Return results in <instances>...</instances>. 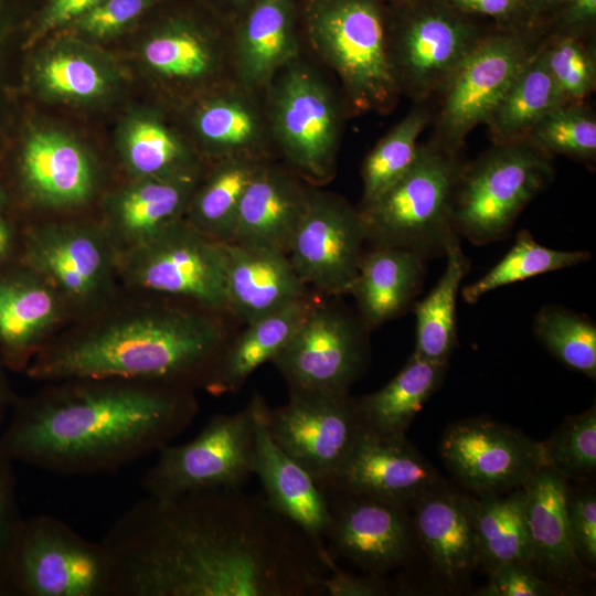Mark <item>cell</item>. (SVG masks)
<instances>
[{"instance_id": "1", "label": "cell", "mask_w": 596, "mask_h": 596, "mask_svg": "<svg viewBox=\"0 0 596 596\" xmlns=\"http://www.w3.org/2000/svg\"><path fill=\"white\" fill-rule=\"evenodd\" d=\"M102 543L111 596H320L330 556L243 489L146 494Z\"/></svg>"}, {"instance_id": "2", "label": "cell", "mask_w": 596, "mask_h": 596, "mask_svg": "<svg viewBox=\"0 0 596 596\" xmlns=\"http://www.w3.org/2000/svg\"><path fill=\"white\" fill-rule=\"evenodd\" d=\"M14 402L0 454L60 476L118 471L158 453L194 421L190 390L121 379H72Z\"/></svg>"}, {"instance_id": "3", "label": "cell", "mask_w": 596, "mask_h": 596, "mask_svg": "<svg viewBox=\"0 0 596 596\" xmlns=\"http://www.w3.org/2000/svg\"><path fill=\"white\" fill-rule=\"evenodd\" d=\"M220 315L166 305L125 312L47 343L30 375L47 382L121 379L204 387L233 337Z\"/></svg>"}, {"instance_id": "4", "label": "cell", "mask_w": 596, "mask_h": 596, "mask_svg": "<svg viewBox=\"0 0 596 596\" xmlns=\"http://www.w3.org/2000/svg\"><path fill=\"white\" fill-rule=\"evenodd\" d=\"M304 39L309 52L340 83L351 114L390 113L401 95L386 46L380 0H306Z\"/></svg>"}, {"instance_id": "5", "label": "cell", "mask_w": 596, "mask_h": 596, "mask_svg": "<svg viewBox=\"0 0 596 596\" xmlns=\"http://www.w3.org/2000/svg\"><path fill=\"white\" fill-rule=\"evenodd\" d=\"M465 163L434 142L419 146L406 173L370 205L359 209L371 246L415 251L425 258L445 256L460 242L454 204Z\"/></svg>"}, {"instance_id": "6", "label": "cell", "mask_w": 596, "mask_h": 596, "mask_svg": "<svg viewBox=\"0 0 596 596\" xmlns=\"http://www.w3.org/2000/svg\"><path fill=\"white\" fill-rule=\"evenodd\" d=\"M263 98L276 155L312 185L332 180L347 110L321 71L301 55L275 75Z\"/></svg>"}, {"instance_id": "7", "label": "cell", "mask_w": 596, "mask_h": 596, "mask_svg": "<svg viewBox=\"0 0 596 596\" xmlns=\"http://www.w3.org/2000/svg\"><path fill=\"white\" fill-rule=\"evenodd\" d=\"M266 403L255 393L233 414H215L191 440L167 444L145 473L147 496L175 498L189 493L244 489L254 476L256 425Z\"/></svg>"}, {"instance_id": "8", "label": "cell", "mask_w": 596, "mask_h": 596, "mask_svg": "<svg viewBox=\"0 0 596 596\" xmlns=\"http://www.w3.org/2000/svg\"><path fill=\"white\" fill-rule=\"evenodd\" d=\"M551 157L525 140L496 145L465 164L455 195L454 225L477 246L505 238L522 210L550 183Z\"/></svg>"}, {"instance_id": "9", "label": "cell", "mask_w": 596, "mask_h": 596, "mask_svg": "<svg viewBox=\"0 0 596 596\" xmlns=\"http://www.w3.org/2000/svg\"><path fill=\"white\" fill-rule=\"evenodd\" d=\"M9 579L19 596H111L108 556L58 518L24 519L13 546Z\"/></svg>"}, {"instance_id": "10", "label": "cell", "mask_w": 596, "mask_h": 596, "mask_svg": "<svg viewBox=\"0 0 596 596\" xmlns=\"http://www.w3.org/2000/svg\"><path fill=\"white\" fill-rule=\"evenodd\" d=\"M483 38L464 13L444 0L411 2L386 21L387 57L400 94L419 103L443 93Z\"/></svg>"}, {"instance_id": "11", "label": "cell", "mask_w": 596, "mask_h": 596, "mask_svg": "<svg viewBox=\"0 0 596 596\" xmlns=\"http://www.w3.org/2000/svg\"><path fill=\"white\" fill-rule=\"evenodd\" d=\"M206 11L166 0L147 15L143 60L164 85L188 102L234 81L228 25Z\"/></svg>"}, {"instance_id": "12", "label": "cell", "mask_w": 596, "mask_h": 596, "mask_svg": "<svg viewBox=\"0 0 596 596\" xmlns=\"http://www.w3.org/2000/svg\"><path fill=\"white\" fill-rule=\"evenodd\" d=\"M369 331L359 315L316 299L270 362L289 390L349 394L369 363Z\"/></svg>"}, {"instance_id": "13", "label": "cell", "mask_w": 596, "mask_h": 596, "mask_svg": "<svg viewBox=\"0 0 596 596\" xmlns=\"http://www.w3.org/2000/svg\"><path fill=\"white\" fill-rule=\"evenodd\" d=\"M118 263L139 288L227 313L223 243L202 235L183 219L149 242L123 251Z\"/></svg>"}, {"instance_id": "14", "label": "cell", "mask_w": 596, "mask_h": 596, "mask_svg": "<svg viewBox=\"0 0 596 596\" xmlns=\"http://www.w3.org/2000/svg\"><path fill=\"white\" fill-rule=\"evenodd\" d=\"M266 426L275 444L323 489L334 481L362 429L350 394L294 390L284 405L268 407Z\"/></svg>"}, {"instance_id": "15", "label": "cell", "mask_w": 596, "mask_h": 596, "mask_svg": "<svg viewBox=\"0 0 596 596\" xmlns=\"http://www.w3.org/2000/svg\"><path fill=\"white\" fill-rule=\"evenodd\" d=\"M536 47L520 32L485 36L443 91L434 143L458 153L473 127L487 124Z\"/></svg>"}, {"instance_id": "16", "label": "cell", "mask_w": 596, "mask_h": 596, "mask_svg": "<svg viewBox=\"0 0 596 596\" xmlns=\"http://www.w3.org/2000/svg\"><path fill=\"white\" fill-rule=\"evenodd\" d=\"M365 244L359 209L339 194L311 185L287 254L300 280L322 294L349 292Z\"/></svg>"}, {"instance_id": "17", "label": "cell", "mask_w": 596, "mask_h": 596, "mask_svg": "<svg viewBox=\"0 0 596 596\" xmlns=\"http://www.w3.org/2000/svg\"><path fill=\"white\" fill-rule=\"evenodd\" d=\"M440 454L453 473L480 494L521 487L549 466L543 443L486 418L449 426Z\"/></svg>"}, {"instance_id": "18", "label": "cell", "mask_w": 596, "mask_h": 596, "mask_svg": "<svg viewBox=\"0 0 596 596\" xmlns=\"http://www.w3.org/2000/svg\"><path fill=\"white\" fill-rule=\"evenodd\" d=\"M326 547L364 573L384 574L412 555L415 532L406 510L339 488H326Z\"/></svg>"}, {"instance_id": "19", "label": "cell", "mask_w": 596, "mask_h": 596, "mask_svg": "<svg viewBox=\"0 0 596 596\" xmlns=\"http://www.w3.org/2000/svg\"><path fill=\"white\" fill-rule=\"evenodd\" d=\"M25 260L74 306L93 305L109 289L118 252L106 231L82 224H47L25 241Z\"/></svg>"}, {"instance_id": "20", "label": "cell", "mask_w": 596, "mask_h": 596, "mask_svg": "<svg viewBox=\"0 0 596 596\" xmlns=\"http://www.w3.org/2000/svg\"><path fill=\"white\" fill-rule=\"evenodd\" d=\"M328 488L352 491L409 511L443 488V481L405 436L383 437L362 427Z\"/></svg>"}, {"instance_id": "21", "label": "cell", "mask_w": 596, "mask_h": 596, "mask_svg": "<svg viewBox=\"0 0 596 596\" xmlns=\"http://www.w3.org/2000/svg\"><path fill=\"white\" fill-rule=\"evenodd\" d=\"M188 125L213 161L228 157L276 156L263 94L235 81L185 103Z\"/></svg>"}, {"instance_id": "22", "label": "cell", "mask_w": 596, "mask_h": 596, "mask_svg": "<svg viewBox=\"0 0 596 596\" xmlns=\"http://www.w3.org/2000/svg\"><path fill=\"white\" fill-rule=\"evenodd\" d=\"M233 78L263 94L275 75L302 55L292 0H254L228 24Z\"/></svg>"}, {"instance_id": "23", "label": "cell", "mask_w": 596, "mask_h": 596, "mask_svg": "<svg viewBox=\"0 0 596 596\" xmlns=\"http://www.w3.org/2000/svg\"><path fill=\"white\" fill-rule=\"evenodd\" d=\"M311 185L285 163H264L243 194L231 242L287 255Z\"/></svg>"}, {"instance_id": "24", "label": "cell", "mask_w": 596, "mask_h": 596, "mask_svg": "<svg viewBox=\"0 0 596 596\" xmlns=\"http://www.w3.org/2000/svg\"><path fill=\"white\" fill-rule=\"evenodd\" d=\"M223 248L227 313L245 324L307 295L286 254L232 242Z\"/></svg>"}, {"instance_id": "25", "label": "cell", "mask_w": 596, "mask_h": 596, "mask_svg": "<svg viewBox=\"0 0 596 596\" xmlns=\"http://www.w3.org/2000/svg\"><path fill=\"white\" fill-rule=\"evenodd\" d=\"M265 403L259 412L254 451V476L266 500L315 542L326 546L330 525L326 490L300 465L285 454L270 437Z\"/></svg>"}, {"instance_id": "26", "label": "cell", "mask_w": 596, "mask_h": 596, "mask_svg": "<svg viewBox=\"0 0 596 596\" xmlns=\"http://www.w3.org/2000/svg\"><path fill=\"white\" fill-rule=\"evenodd\" d=\"M412 510L415 538L438 576L449 584L467 577L478 565L476 499L443 487Z\"/></svg>"}, {"instance_id": "27", "label": "cell", "mask_w": 596, "mask_h": 596, "mask_svg": "<svg viewBox=\"0 0 596 596\" xmlns=\"http://www.w3.org/2000/svg\"><path fill=\"white\" fill-rule=\"evenodd\" d=\"M19 178L38 202L71 206L85 202L94 189L93 166L71 139L49 131H32L19 142Z\"/></svg>"}, {"instance_id": "28", "label": "cell", "mask_w": 596, "mask_h": 596, "mask_svg": "<svg viewBox=\"0 0 596 596\" xmlns=\"http://www.w3.org/2000/svg\"><path fill=\"white\" fill-rule=\"evenodd\" d=\"M525 520L531 544L530 564L562 582L584 579L586 570L571 540L565 477L551 466L539 469L525 483Z\"/></svg>"}, {"instance_id": "29", "label": "cell", "mask_w": 596, "mask_h": 596, "mask_svg": "<svg viewBox=\"0 0 596 596\" xmlns=\"http://www.w3.org/2000/svg\"><path fill=\"white\" fill-rule=\"evenodd\" d=\"M65 301L41 276L28 273L0 277V348L4 362L25 365L38 354L61 320Z\"/></svg>"}, {"instance_id": "30", "label": "cell", "mask_w": 596, "mask_h": 596, "mask_svg": "<svg viewBox=\"0 0 596 596\" xmlns=\"http://www.w3.org/2000/svg\"><path fill=\"white\" fill-rule=\"evenodd\" d=\"M201 171L187 174L140 178L111 203L110 231L121 252L149 242L183 219Z\"/></svg>"}, {"instance_id": "31", "label": "cell", "mask_w": 596, "mask_h": 596, "mask_svg": "<svg viewBox=\"0 0 596 596\" xmlns=\"http://www.w3.org/2000/svg\"><path fill=\"white\" fill-rule=\"evenodd\" d=\"M427 258L415 251L371 246L365 251L349 294L371 330L403 315L421 290Z\"/></svg>"}, {"instance_id": "32", "label": "cell", "mask_w": 596, "mask_h": 596, "mask_svg": "<svg viewBox=\"0 0 596 596\" xmlns=\"http://www.w3.org/2000/svg\"><path fill=\"white\" fill-rule=\"evenodd\" d=\"M317 298L305 295L287 307L246 323L232 337L204 389L214 396L236 393L262 364L270 362Z\"/></svg>"}, {"instance_id": "33", "label": "cell", "mask_w": 596, "mask_h": 596, "mask_svg": "<svg viewBox=\"0 0 596 596\" xmlns=\"http://www.w3.org/2000/svg\"><path fill=\"white\" fill-rule=\"evenodd\" d=\"M448 363L412 354L381 390L353 398L362 427L383 437H401L443 382Z\"/></svg>"}, {"instance_id": "34", "label": "cell", "mask_w": 596, "mask_h": 596, "mask_svg": "<svg viewBox=\"0 0 596 596\" xmlns=\"http://www.w3.org/2000/svg\"><path fill=\"white\" fill-rule=\"evenodd\" d=\"M254 157H228L213 161L204 179L199 180L189 200L183 220L207 238L232 241L243 194L267 161Z\"/></svg>"}, {"instance_id": "35", "label": "cell", "mask_w": 596, "mask_h": 596, "mask_svg": "<svg viewBox=\"0 0 596 596\" xmlns=\"http://www.w3.org/2000/svg\"><path fill=\"white\" fill-rule=\"evenodd\" d=\"M567 104L546 66L542 44L520 70L487 125L494 145L522 141L547 113Z\"/></svg>"}, {"instance_id": "36", "label": "cell", "mask_w": 596, "mask_h": 596, "mask_svg": "<svg viewBox=\"0 0 596 596\" xmlns=\"http://www.w3.org/2000/svg\"><path fill=\"white\" fill-rule=\"evenodd\" d=\"M445 256L447 262L443 276L430 292L413 306L416 321L413 353L437 363H448L457 343V297L470 269V259L460 242L450 246Z\"/></svg>"}, {"instance_id": "37", "label": "cell", "mask_w": 596, "mask_h": 596, "mask_svg": "<svg viewBox=\"0 0 596 596\" xmlns=\"http://www.w3.org/2000/svg\"><path fill=\"white\" fill-rule=\"evenodd\" d=\"M524 504V485L508 496L485 493L476 499L478 565L489 573L510 563H530Z\"/></svg>"}, {"instance_id": "38", "label": "cell", "mask_w": 596, "mask_h": 596, "mask_svg": "<svg viewBox=\"0 0 596 596\" xmlns=\"http://www.w3.org/2000/svg\"><path fill=\"white\" fill-rule=\"evenodd\" d=\"M590 258L588 251H558L538 243L529 231L517 234L513 246L488 273L465 286L461 297L477 302L486 294L528 278L577 266Z\"/></svg>"}, {"instance_id": "39", "label": "cell", "mask_w": 596, "mask_h": 596, "mask_svg": "<svg viewBox=\"0 0 596 596\" xmlns=\"http://www.w3.org/2000/svg\"><path fill=\"white\" fill-rule=\"evenodd\" d=\"M429 121L426 108H416L398 121L368 153L362 164L360 207L370 205L397 182L414 163L417 139Z\"/></svg>"}, {"instance_id": "40", "label": "cell", "mask_w": 596, "mask_h": 596, "mask_svg": "<svg viewBox=\"0 0 596 596\" xmlns=\"http://www.w3.org/2000/svg\"><path fill=\"white\" fill-rule=\"evenodd\" d=\"M129 168L139 178L201 171L198 156L172 129L155 118L136 121L126 141Z\"/></svg>"}, {"instance_id": "41", "label": "cell", "mask_w": 596, "mask_h": 596, "mask_svg": "<svg viewBox=\"0 0 596 596\" xmlns=\"http://www.w3.org/2000/svg\"><path fill=\"white\" fill-rule=\"evenodd\" d=\"M533 332L558 361L595 380L596 326L588 317L562 306H545L534 317Z\"/></svg>"}, {"instance_id": "42", "label": "cell", "mask_w": 596, "mask_h": 596, "mask_svg": "<svg viewBox=\"0 0 596 596\" xmlns=\"http://www.w3.org/2000/svg\"><path fill=\"white\" fill-rule=\"evenodd\" d=\"M541 152L590 163L596 158V120L583 103H567L547 113L524 139Z\"/></svg>"}, {"instance_id": "43", "label": "cell", "mask_w": 596, "mask_h": 596, "mask_svg": "<svg viewBox=\"0 0 596 596\" xmlns=\"http://www.w3.org/2000/svg\"><path fill=\"white\" fill-rule=\"evenodd\" d=\"M543 56L566 103H583L596 84V55L574 34L542 44Z\"/></svg>"}, {"instance_id": "44", "label": "cell", "mask_w": 596, "mask_h": 596, "mask_svg": "<svg viewBox=\"0 0 596 596\" xmlns=\"http://www.w3.org/2000/svg\"><path fill=\"white\" fill-rule=\"evenodd\" d=\"M543 445L549 466L565 478L594 471L596 468L595 406L570 417Z\"/></svg>"}, {"instance_id": "45", "label": "cell", "mask_w": 596, "mask_h": 596, "mask_svg": "<svg viewBox=\"0 0 596 596\" xmlns=\"http://www.w3.org/2000/svg\"><path fill=\"white\" fill-rule=\"evenodd\" d=\"M38 83L66 97L91 98L100 95L106 79L99 68L79 55L58 53L44 58L34 68Z\"/></svg>"}, {"instance_id": "46", "label": "cell", "mask_w": 596, "mask_h": 596, "mask_svg": "<svg viewBox=\"0 0 596 596\" xmlns=\"http://www.w3.org/2000/svg\"><path fill=\"white\" fill-rule=\"evenodd\" d=\"M163 1L166 0H104L65 30L89 39L110 38L141 23Z\"/></svg>"}, {"instance_id": "47", "label": "cell", "mask_w": 596, "mask_h": 596, "mask_svg": "<svg viewBox=\"0 0 596 596\" xmlns=\"http://www.w3.org/2000/svg\"><path fill=\"white\" fill-rule=\"evenodd\" d=\"M39 3L34 0H0V130L7 121L10 105L11 61L17 47L23 50L29 22Z\"/></svg>"}, {"instance_id": "48", "label": "cell", "mask_w": 596, "mask_h": 596, "mask_svg": "<svg viewBox=\"0 0 596 596\" xmlns=\"http://www.w3.org/2000/svg\"><path fill=\"white\" fill-rule=\"evenodd\" d=\"M13 464L0 454V596L12 595L9 567L15 539L24 520L18 503Z\"/></svg>"}, {"instance_id": "49", "label": "cell", "mask_w": 596, "mask_h": 596, "mask_svg": "<svg viewBox=\"0 0 596 596\" xmlns=\"http://www.w3.org/2000/svg\"><path fill=\"white\" fill-rule=\"evenodd\" d=\"M104 0H44L33 12L23 50L33 47L47 35L64 31Z\"/></svg>"}, {"instance_id": "50", "label": "cell", "mask_w": 596, "mask_h": 596, "mask_svg": "<svg viewBox=\"0 0 596 596\" xmlns=\"http://www.w3.org/2000/svg\"><path fill=\"white\" fill-rule=\"evenodd\" d=\"M567 524L578 557L589 564L596 562V496L592 490L573 491L568 488Z\"/></svg>"}, {"instance_id": "51", "label": "cell", "mask_w": 596, "mask_h": 596, "mask_svg": "<svg viewBox=\"0 0 596 596\" xmlns=\"http://www.w3.org/2000/svg\"><path fill=\"white\" fill-rule=\"evenodd\" d=\"M530 563H510L490 573L489 584L478 590L481 596H546L553 595L551 584L539 577Z\"/></svg>"}, {"instance_id": "52", "label": "cell", "mask_w": 596, "mask_h": 596, "mask_svg": "<svg viewBox=\"0 0 596 596\" xmlns=\"http://www.w3.org/2000/svg\"><path fill=\"white\" fill-rule=\"evenodd\" d=\"M321 589L323 596H386L394 592L392 584L381 574L356 575L344 571L337 565L331 554Z\"/></svg>"}, {"instance_id": "53", "label": "cell", "mask_w": 596, "mask_h": 596, "mask_svg": "<svg viewBox=\"0 0 596 596\" xmlns=\"http://www.w3.org/2000/svg\"><path fill=\"white\" fill-rule=\"evenodd\" d=\"M464 14H480L505 22L530 12L522 0H444Z\"/></svg>"}, {"instance_id": "54", "label": "cell", "mask_w": 596, "mask_h": 596, "mask_svg": "<svg viewBox=\"0 0 596 596\" xmlns=\"http://www.w3.org/2000/svg\"><path fill=\"white\" fill-rule=\"evenodd\" d=\"M596 17V0H567L564 13L566 25L581 29L594 23Z\"/></svg>"}, {"instance_id": "55", "label": "cell", "mask_w": 596, "mask_h": 596, "mask_svg": "<svg viewBox=\"0 0 596 596\" xmlns=\"http://www.w3.org/2000/svg\"><path fill=\"white\" fill-rule=\"evenodd\" d=\"M14 404L4 372L0 364V430L6 424Z\"/></svg>"}, {"instance_id": "56", "label": "cell", "mask_w": 596, "mask_h": 596, "mask_svg": "<svg viewBox=\"0 0 596 596\" xmlns=\"http://www.w3.org/2000/svg\"><path fill=\"white\" fill-rule=\"evenodd\" d=\"M254 0H211V6L227 10L231 20Z\"/></svg>"}, {"instance_id": "57", "label": "cell", "mask_w": 596, "mask_h": 596, "mask_svg": "<svg viewBox=\"0 0 596 596\" xmlns=\"http://www.w3.org/2000/svg\"><path fill=\"white\" fill-rule=\"evenodd\" d=\"M11 245V233L7 224L0 217V258L3 257Z\"/></svg>"}, {"instance_id": "58", "label": "cell", "mask_w": 596, "mask_h": 596, "mask_svg": "<svg viewBox=\"0 0 596 596\" xmlns=\"http://www.w3.org/2000/svg\"><path fill=\"white\" fill-rule=\"evenodd\" d=\"M526 9L530 10H540L551 7L562 0H522Z\"/></svg>"}, {"instance_id": "59", "label": "cell", "mask_w": 596, "mask_h": 596, "mask_svg": "<svg viewBox=\"0 0 596 596\" xmlns=\"http://www.w3.org/2000/svg\"><path fill=\"white\" fill-rule=\"evenodd\" d=\"M2 205H3V196H2V192L0 190V214H1Z\"/></svg>"}]
</instances>
